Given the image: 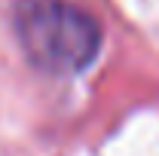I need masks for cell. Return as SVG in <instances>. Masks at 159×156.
Wrapping results in <instances>:
<instances>
[{"label": "cell", "instance_id": "6da1fadb", "mask_svg": "<svg viewBox=\"0 0 159 156\" xmlns=\"http://www.w3.org/2000/svg\"><path fill=\"white\" fill-rule=\"evenodd\" d=\"M16 34L25 55L49 74H77L101 49L98 21L67 0H21Z\"/></svg>", "mask_w": 159, "mask_h": 156}]
</instances>
